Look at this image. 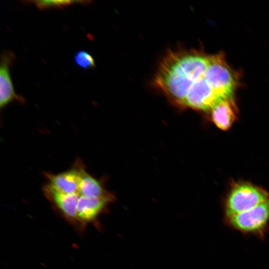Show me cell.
Segmentation results:
<instances>
[{
	"mask_svg": "<svg viewBox=\"0 0 269 269\" xmlns=\"http://www.w3.org/2000/svg\"><path fill=\"white\" fill-rule=\"evenodd\" d=\"M269 199V193L247 182L233 183L223 201L224 219L249 210Z\"/></svg>",
	"mask_w": 269,
	"mask_h": 269,
	"instance_id": "cell-1",
	"label": "cell"
},
{
	"mask_svg": "<svg viewBox=\"0 0 269 269\" xmlns=\"http://www.w3.org/2000/svg\"><path fill=\"white\" fill-rule=\"evenodd\" d=\"M224 220L228 227L243 234L263 239L269 230V199Z\"/></svg>",
	"mask_w": 269,
	"mask_h": 269,
	"instance_id": "cell-2",
	"label": "cell"
},
{
	"mask_svg": "<svg viewBox=\"0 0 269 269\" xmlns=\"http://www.w3.org/2000/svg\"><path fill=\"white\" fill-rule=\"evenodd\" d=\"M239 74L226 62L223 52L209 55L205 77L215 92L222 98L234 97L239 86Z\"/></svg>",
	"mask_w": 269,
	"mask_h": 269,
	"instance_id": "cell-3",
	"label": "cell"
},
{
	"mask_svg": "<svg viewBox=\"0 0 269 269\" xmlns=\"http://www.w3.org/2000/svg\"><path fill=\"white\" fill-rule=\"evenodd\" d=\"M115 199L112 193L98 197H87L80 196L77 209L78 229L82 231L89 223H97L100 215L107 211L110 203Z\"/></svg>",
	"mask_w": 269,
	"mask_h": 269,
	"instance_id": "cell-4",
	"label": "cell"
},
{
	"mask_svg": "<svg viewBox=\"0 0 269 269\" xmlns=\"http://www.w3.org/2000/svg\"><path fill=\"white\" fill-rule=\"evenodd\" d=\"M43 191L45 196L55 210L69 223L78 229L77 209L80 196L77 193H61L48 183L44 186Z\"/></svg>",
	"mask_w": 269,
	"mask_h": 269,
	"instance_id": "cell-5",
	"label": "cell"
},
{
	"mask_svg": "<svg viewBox=\"0 0 269 269\" xmlns=\"http://www.w3.org/2000/svg\"><path fill=\"white\" fill-rule=\"evenodd\" d=\"M82 161L77 158L72 167L58 174L45 173L47 183L57 191L65 194L76 193L79 187L83 168Z\"/></svg>",
	"mask_w": 269,
	"mask_h": 269,
	"instance_id": "cell-6",
	"label": "cell"
},
{
	"mask_svg": "<svg viewBox=\"0 0 269 269\" xmlns=\"http://www.w3.org/2000/svg\"><path fill=\"white\" fill-rule=\"evenodd\" d=\"M15 58L11 52H3L1 55L0 68V108H4L13 101L23 104L25 100L15 93L11 79L9 66Z\"/></svg>",
	"mask_w": 269,
	"mask_h": 269,
	"instance_id": "cell-7",
	"label": "cell"
},
{
	"mask_svg": "<svg viewBox=\"0 0 269 269\" xmlns=\"http://www.w3.org/2000/svg\"><path fill=\"white\" fill-rule=\"evenodd\" d=\"M210 114L211 119L216 127L223 131L229 129L238 115L234 97L221 100L210 111Z\"/></svg>",
	"mask_w": 269,
	"mask_h": 269,
	"instance_id": "cell-8",
	"label": "cell"
},
{
	"mask_svg": "<svg viewBox=\"0 0 269 269\" xmlns=\"http://www.w3.org/2000/svg\"><path fill=\"white\" fill-rule=\"evenodd\" d=\"M77 193L79 196L87 197H98L110 194L105 189L103 183L90 175L85 166L82 170L81 179Z\"/></svg>",
	"mask_w": 269,
	"mask_h": 269,
	"instance_id": "cell-9",
	"label": "cell"
},
{
	"mask_svg": "<svg viewBox=\"0 0 269 269\" xmlns=\"http://www.w3.org/2000/svg\"><path fill=\"white\" fill-rule=\"evenodd\" d=\"M29 4H32L40 9L49 8H63L73 4H89L92 3L90 0H27L23 1Z\"/></svg>",
	"mask_w": 269,
	"mask_h": 269,
	"instance_id": "cell-10",
	"label": "cell"
},
{
	"mask_svg": "<svg viewBox=\"0 0 269 269\" xmlns=\"http://www.w3.org/2000/svg\"><path fill=\"white\" fill-rule=\"evenodd\" d=\"M75 63L83 69H91L95 67V63L92 56L84 50L77 51L74 57Z\"/></svg>",
	"mask_w": 269,
	"mask_h": 269,
	"instance_id": "cell-11",
	"label": "cell"
}]
</instances>
